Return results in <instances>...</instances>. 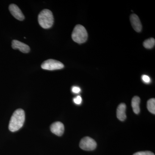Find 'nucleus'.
I'll use <instances>...</instances> for the list:
<instances>
[{"label":"nucleus","instance_id":"obj_15","mask_svg":"<svg viewBox=\"0 0 155 155\" xmlns=\"http://www.w3.org/2000/svg\"><path fill=\"white\" fill-rule=\"evenodd\" d=\"M73 101L75 104H80L82 102V98L80 96H78L74 98Z\"/></svg>","mask_w":155,"mask_h":155},{"label":"nucleus","instance_id":"obj_17","mask_svg":"<svg viewBox=\"0 0 155 155\" xmlns=\"http://www.w3.org/2000/svg\"><path fill=\"white\" fill-rule=\"evenodd\" d=\"M72 90L74 93L78 94L81 91V89L78 87L74 86L72 87Z\"/></svg>","mask_w":155,"mask_h":155},{"label":"nucleus","instance_id":"obj_10","mask_svg":"<svg viewBox=\"0 0 155 155\" xmlns=\"http://www.w3.org/2000/svg\"><path fill=\"white\" fill-rule=\"evenodd\" d=\"M126 106L124 103L119 104L117 109L116 115L117 117L120 121H124L126 119V115L125 114Z\"/></svg>","mask_w":155,"mask_h":155},{"label":"nucleus","instance_id":"obj_7","mask_svg":"<svg viewBox=\"0 0 155 155\" xmlns=\"http://www.w3.org/2000/svg\"><path fill=\"white\" fill-rule=\"evenodd\" d=\"M50 128L53 134L58 136H61L64 133V125L60 122H54L51 125Z\"/></svg>","mask_w":155,"mask_h":155},{"label":"nucleus","instance_id":"obj_9","mask_svg":"<svg viewBox=\"0 0 155 155\" xmlns=\"http://www.w3.org/2000/svg\"><path fill=\"white\" fill-rule=\"evenodd\" d=\"M130 21L134 30L137 32H140L142 30V26L140 19L138 16L135 14H131L130 16Z\"/></svg>","mask_w":155,"mask_h":155},{"label":"nucleus","instance_id":"obj_16","mask_svg":"<svg viewBox=\"0 0 155 155\" xmlns=\"http://www.w3.org/2000/svg\"><path fill=\"white\" fill-rule=\"evenodd\" d=\"M142 79L145 83H149L150 82V78L148 75H143L142 76Z\"/></svg>","mask_w":155,"mask_h":155},{"label":"nucleus","instance_id":"obj_14","mask_svg":"<svg viewBox=\"0 0 155 155\" xmlns=\"http://www.w3.org/2000/svg\"><path fill=\"white\" fill-rule=\"evenodd\" d=\"M133 155H155L153 153L149 151L138 152L134 154Z\"/></svg>","mask_w":155,"mask_h":155},{"label":"nucleus","instance_id":"obj_3","mask_svg":"<svg viewBox=\"0 0 155 155\" xmlns=\"http://www.w3.org/2000/svg\"><path fill=\"white\" fill-rule=\"evenodd\" d=\"M87 31L83 25H77L75 26L72 32V40L78 44H82L87 40Z\"/></svg>","mask_w":155,"mask_h":155},{"label":"nucleus","instance_id":"obj_11","mask_svg":"<svg viewBox=\"0 0 155 155\" xmlns=\"http://www.w3.org/2000/svg\"><path fill=\"white\" fill-rule=\"evenodd\" d=\"M140 98L138 96H134L131 101V106L135 114H138L140 112Z\"/></svg>","mask_w":155,"mask_h":155},{"label":"nucleus","instance_id":"obj_12","mask_svg":"<svg viewBox=\"0 0 155 155\" xmlns=\"http://www.w3.org/2000/svg\"><path fill=\"white\" fill-rule=\"evenodd\" d=\"M147 108L150 113L155 114V98H151L147 103Z\"/></svg>","mask_w":155,"mask_h":155},{"label":"nucleus","instance_id":"obj_6","mask_svg":"<svg viewBox=\"0 0 155 155\" xmlns=\"http://www.w3.org/2000/svg\"><path fill=\"white\" fill-rule=\"evenodd\" d=\"M9 9L11 14L16 19H18L19 21H22L25 19V17L22 14V11L17 5L15 4H11L9 6Z\"/></svg>","mask_w":155,"mask_h":155},{"label":"nucleus","instance_id":"obj_5","mask_svg":"<svg viewBox=\"0 0 155 155\" xmlns=\"http://www.w3.org/2000/svg\"><path fill=\"white\" fill-rule=\"evenodd\" d=\"M97 146L96 142L89 137H84L81 140L79 143L81 148L86 151L93 150L95 149Z\"/></svg>","mask_w":155,"mask_h":155},{"label":"nucleus","instance_id":"obj_4","mask_svg":"<svg viewBox=\"0 0 155 155\" xmlns=\"http://www.w3.org/2000/svg\"><path fill=\"white\" fill-rule=\"evenodd\" d=\"M64 65L60 61L53 59H49L42 64V69L48 70H58L64 68Z\"/></svg>","mask_w":155,"mask_h":155},{"label":"nucleus","instance_id":"obj_13","mask_svg":"<svg viewBox=\"0 0 155 155\" xmlns=\"http://www.w3.org/2000/svg\"><path fill=\"white\" fill-rule=\"evenodd\" d=\"M155 44V39L150 38L145 41L143 43V45L147 49H151L154 46Z\"/></svg>","mask_w":155,"mask_h":155},{"label":"nucleus","instance_id":"obj_8","mask_svg":"<svg viewBox=\"0 0 155 155\" xmlns=\"http://www.w3.org/2000/svg\"><path fill=\"white\" fill-rule=\"evenodd\" d=\"M12 47L14 49H18L23 53H28L30 48L28 45L19 41L14 40L12 42Z\"/></svg>","mask_w":155,"mask_h":155},{"label":"nucleus","instance_id":"obj_2","mask_svg":"<svg viewBox=\"0 0 155 155\" xmlns=\"http://www.w3.org/2000/svg\"><path fill=\"white\" fill-rule=\"evenodd\" d=\"M38 22L42 28L45 29L51 28L54 22V16L51 11L48 9L42 10L39 14Z\"/></svg>","mask_w":155,"mask_h":155},{"label":"nucleus","instance_id":"obj_1","mask_svg":"<svg viewBox=\"0 0 155 155\" xmlns=\"http://www.w3.org/2000/svg\"><path fill=\"white\" fill-rule=\"evenodd\" d=\"M25 114L22 109L16 110L11 116L9 125V129L12 132H15L20 129L24 124Z\"/></svg>","mask_w":155,"mask_h":155}]
</instances>
